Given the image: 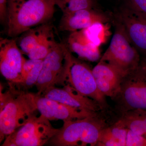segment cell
Wrapping results in <instances>:
<instances>
[{
  "label": "cell",
  "instance_id": "1",
  "mask_svg": "<svg viewBox=\"0 0 146 146\" xmlns=\"http://www.w3.org/2000/svg\"><path fill=\"white\" fill-rule=\"evenodd\" d=\"M54 0H8L7 34L10 37L45 23L54 13Z\"/></svg>",
  "mask_w": 146,
  "mask_h": 146
},
{
  "label": "cell",
  "instance_id": "2",
  "mask_svg": "<svg viewBox=\"0 0 146 146\" xmlns=\"http://www.w3.org/2000/svg\"><path fill=\"white\" fill-rule=\"evenodd\" d=\"M38 111L35 94L13 89V94L0 105V143L25 125Z\"/></svg>",
  "mask_w": 146,
  "mask_h": 146
},
{
  "label": "cell",
  "instance_id": "3",
  "mask_svg": "<svg viewBox=\"0 0 146 146\" xmlns=\"http://www.w3.org/2000/svg\"><path fill=\"white\" fill-rule=\"evenodd\" d=\"M98 115L64 121L62 127L48 142L54 146H97L101 131L106 127Z\"/></svg>",
  "mask_w": 146,
  "mask_h": 146
},
{
  "label": "cell",
  "instance_id": "4",
  "mask_svg": "<svg viewBox=\"0 0 146 146\" xmlns=\"http://www.w3.org/2000/svg\"><path fill=\"white\" fill-rule=\"evenodd\" d=\"M65 81L82 95L98 102L103 110L108 108L106 97L99 90L92 70L73 56L68 46L63 74V83Z\"/></svg>",
  "mask_w": 146,
  "mask_h": 146
},
{
  "label": "cell",
  "instance_id": "5",
  "mask_svg": "<svg viewBox=\"0 0 146 146\" xmlns=\"http://www.w3.org/2000/svg\"><path fill=\"white\" fill-rule=\"evenodd\" d=\"M112 21L115 27L114 34L110 44L99 61L113 65L125 76L139 67L142 57L121 26Z\"/></svg>",
  "mask_w": 146,
  "mask_h": 146
},
{
  "label": "cell",
  "instance_id": "6",
  "mask_svg": "<svg viewBox=\"0 0 146 146\" xmlns=\"http://www.w3.org/2000/svg\"><path fill=\"white\" fill-rule=\"evenodd\" d=\"M112 100L121 115L135 110L146 111V76L140 66L124 77L119 90Z\"/></svg>",
  "mask_w": 146,
  "mask_h": 146
},
{
  "label": "cell",
  "instance_id": "7",
  "mask_svg": "<svg viewBox=\"0 0 146 146\" xmlns=\"http://www.w3.org/2000/svg\"><path fill=\"white\" fill-rule=\"evenodd\" d=\"M59 129L52 125L44 116L36 115L7 136L2 146H42L47 144Z\"/></svg>",
  "mask_w": 146,
  "mask_h": 146
},
{
  "label": "cell",
  "instance_id": "8",
  "mask_svg": "<svg viewBox=\"0 0 146 146\" xmlns=\"http://www.w3.org/2000/svg\"><path fill=\"white\" fill-rule=\"evenodd\" d=\"M141 56L146 57V16L124 5L112 14ZM142 57V58H143Z\"/></svg>",
  "mask_w": 146,
  "mask_h": 146
},
{
  "label": "cell",
  "instance_id": "9",
  "mask_svg": "<svg viewBox=\"0 0 146 146\" xmlns=\"http://www.w3.org/2000/svg\"><path fill=\"white\" fill-rule=\"evenodd\" d=\"M67 46L57 44L43 60L36 86L38 95H42L47 89L57 83H63L65 54Z\"/></svg>",
  "mask_w": 146,
  "mask_h": 146
},
{
  "label": "cell",
  "instance_id": "10",
  "mask_svg": "<svg viewBox=\"0 0 146 146\" xmlns=\"http://www.w3.org/2000/svg\"><path fill=\"white\" fill-rule=\"evenodd\" d=\"M25 60L14 39L1 38L0 71L7 80L17 84L21 83Z\"/></svg>",
  "mask_w": 146,
  "mask_h": 146
},
{
  "label": "cell",
  "instance_id": "11",
  "mask_svg": "<svg viewBox=\"0 0 146 146\" xmlns=\"http://www.w3.org/2000/svg\"><path fill=\"white\" fill-rule=\"evenodd\" d=\"M35 100L38 112L50 121L61 120L67 121L98 115L96 112L72 107L36 94Z\"/></svg>",
  "mask_w": 146,
  "mask_h": 146
},
{
  "label": "cell",
  "instance_id": "12",
  "mask_svg": "<svg viewBox=\"0 0 146 146\" xmlns=\"http://www.w3.org/2000/svg\"><path fill=\"white\" fill-rule=\"evenodd\" d=\"M112 21V14L104 13L100 9H84L72 13H63L59 24L62 31H78L95 23H108Z\"/></svg>",
  "mask_w": 146,
  "mask_h": 146
},
{
  "label": "cell",
  "instance_id": "13",
  "mask_svg": "<svg viewBox=\"0 0 146 146\" xmlns=\"http://www.w3.org/2000/svg\"><path fill=\"white\" fill-rule=\"evenodd\" d=\"M42 96L60 103L90 112L98 113L103 110L98 102L82 95L69 84L63 88L50 87Z\"/></svg>",
  "mask_w": 146,
  "mask_h": 146
},
{
  "label": "cell",
  "instance_id": "14",
  "mask_svg": "<svg viewBox=\"0 0 146 146\" xmlns=\"http://www.w3.org/2000/svg\"><path fill=\"white\" fill-rule=\"evenodd\" d=\"M99 90L106 97L113 99L119 90L125 76L113 65L99 61L92 69Z\"/></svg>",
  "mask_w": 146,
  "mask_h": 146
},
{
  "label": "cell",
  "instance_id": "15",
  "mask_svg": "<svg viewBox=\"0 0 146 146\" xmlns=\"http://www.w3.org/2000/svg\"><path fill=\"white\" fill-rule=\"evenodd\" d=\"M68 46L72 52H74L82 59L95 62L101 58L100 47L87 41L81 31L72 32L68 39Z\"/></svg>",
  "mask_w": 146,
  "mask_h": 146
},
{
  "label": "cell",
  "instance_id": "16",
  "mask_svg": "<svg viewBox=\"0 0 146 146\" xmlns=\"http://www.w3.org/2000/svg\"><path fill=\"white\" fill-rule=\"evenodd\" d=\"M128 129L115 123L102 131L97 146H126Z\"/></svg>",
  "mask_w": 146,
  "mask_h": 146
},
{
  "label": "cell",
  "instance_id": "17",
  "mask_svg": "<svg viewBox=\"0 0 146 146\" xmlns=\"http://www.w3.org/2000/svg\"><path fill=\"white\" fill-rule=\"evenodd\" d=\"M51 26L45 24L37 28L30 29L25 32L20 42V46L22 52L28 54L47 35L51 33Z\"/></svg>",
  "mask_w": 146,
  "mask_h": 146
},
{
  "label": "cell",
  "instance_id": "18",
  "mask_svg": "<svg viewBox=\"0 0 146 146\" xmlns=\"http://www.w3.org/2000/svg\"><path fill=\"white\" fill-rule=\"evenodd\" d=\"M134 133L146 137V132L141 110H135L124 113L116 122Z\"/></svg>",
  "mask_w": 146,
  "mask_h": 146
},
{
  "label": "cell",
  "instance_id": "19",
  "mask_svg": "<svg viewBox=\"0 0 146 146\" xmlns=\"http://www.w3.org/2000/svg\"><path fill=\"white\" fill-rule=\"evenodd\" d=\"M108 24L95 23L81 31L87 41L100 47L107 41L111 33Z\"/></svg>",
  "mask_w": 146,
  "mask_h": 146
},
{
  "label": "cell",
  "instance_id": "20",
  "mask_svg": "<svg viewBox=\"0 0 146 146\" xmlns=\"http://www.w3.org/2000/svg\"><path fill=\"white\" fill-rule=\"evenodd\" d=\"M63 13H70L84 9L98 8L96 0H54Z\"/></svg>",
  "mask_w": 146,
  "mask_h": 146
},
{
  "label": "cell",
  "instance_id": "21",
  "mask_svg": "<svg viewBox=\"0 0 146 146\" xmlns=\"http://www.w3.org/2000/svg\"><path fill=\"white\" fill-rule=\"evenodd\" d=\"M50 34L47 35L28 54L29 59L43 60L53 48L57 44L50 39Z\"/></svg>",
  "mask_w": 146,
  "mask_h": 146
},
{
  "label": "cell",
  "instance_id": "22",
  "mask_svg": "<svg viewBox=\"0 0 146 146\" xmlns=\"http://www.w3.org/2000/svg\"><path fill=\"white\" fill-rule=\"evenodd\" d=\"M43 62V60H40L29 73L23 82L19 84L26 89L35 86L42 69Z\"/></svg>",
  "mask_w": 146,
  "mask_h": 146
},
{
  "label": "cell",
  "instance_id": "23",
  "mask_svg": "<svg viewBox=\"0 0 146 146\" xmlns=\"http://www.w3.org/2000/svg\"><path fill=\"white\" fill-rule=\"evenodd\" d=\"M126 146H146V137L138 135L128 129Z\"/></svg>",
  "mask_w": 146,
  "mask_h": 146
},
{
  "label": "cell",
  "instance_id": "24",
  "mask_svg": "<svg viewBox=\"0 0 146 146\" xmlns=\"http://www.w3.org/2000/svg\"><path fill=\"white\" fill-rule=\"evenodd\" d=\"M125 5L146 16V0H126Z\"/></svg>",
  "mask_w": 146,
  "mask_h": 146
},
{
  "label": "cell",
  "instance_id": "25",
  "mask_svg": "<svg viewBox=\"0 0 146 146\" xmlns=\"http://www.w3.org/2000/svg\"><path fill=\"white\" fill-rule=\"evenodd\" d=\"M41 60H34V59H29L28 60H26L23 65L22 70V83L25 80V79L28 74L34 68L39 61ZM19 83V84H20Z\"/></svg>",
  "mask_w": 146,
  "mask_h": 146
},
{
  "label": "cell",
  "instance_id": "26",
  "mask_svg": "<svg viewBox=\"0 0 146 146\" xmlns=\"http://www.w3.org/2000/svg\"><path fill=\"white\" fill-rule=\"evenodd\" d=\"M8 0H0V20L1 23L7 20Z\"/></svg>",
  "mask_w": 146,
  "mask_h": 146
},
{
  "label": "cell",
  "instance_id": "27",
  "mask_svg": "<svg viewBox=\"0 0 146 146\" xmlns=\"http://www.w3.org/2000/svg\"><path fill=\"white\" fill-rule=\"evenodd\" d=\"M140 67L146 76V57H143L141 58Z\"/></svg>",
  "mask_w": 146,
  "mask_h": 146
},
{
  "label": "cell",
  "instance_id": "28",
  "mask_svg": "<svg viewBox=\"0 0 146 146\" xmlns=\"http://www.w3.org/2000/svg\"><path fill=\"white\" fill-rule=\"evenodd\" d=\"M141 111H142V115H143V119L144 123H145L146 132V110H141Z\"/></svg>",
  "mask_w": 146,
  "mask_h": 146
}]
</instances>
